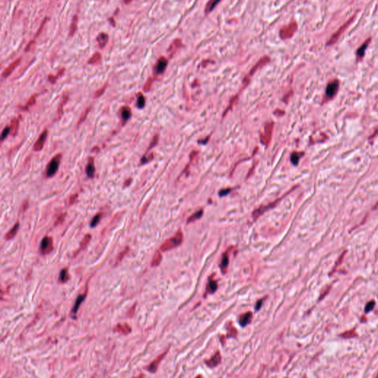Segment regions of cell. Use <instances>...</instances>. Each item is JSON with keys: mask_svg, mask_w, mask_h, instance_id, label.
I'll return each mask as SVG.
<instances>
[{"mask_svg": "<svg viewBox=\"0 0 378 378\" xmlns=\"http://www.w3.org/2000/svg\"><path fill=\"white\" fill-rule=\"evenodd\" d=\"M182 241H183V234H182V231L179 230L174 236H172L171 238L170 239H167L160 247V251H163V252H166V251H170V250L174 249V248H177L178 247L179 245H180L182 244Z\"/></svg>", "mask_w": 378, "mask_h": 378, "instance_id": "obj_1", "label": "cell"}, {"mask_svg": "<svg viewBox=\"0 0 378 378\" xmlns=\"http://www.w3.org/2000/svg\"><path fill=\"white\" fill-rule=\"evenodd\" d=\"M62 159V155L60 153L57 154L52 158L51 160L49 162L48 165L47 166L46 171H45V177L47 178H51L55 176L56 172L59 170Z\"/></svg>", "mask_w": 378, "mask_h": 378, "instance_id": "obj_2", "label": "cell"}, {"mask_svg": "<svg viewBox=\"0 0 378 378\" xmlns=\"http://www.w3.org/2000/svg\"><path fill=\"white\" fill-rule=\"evenodd\" d=\"M297 29H298V25H297L296 22H291L288 25L284 26V27H283L280 30V37L282 39H289V38H291L295 34Z\"/></svg>", "mask_w": 378, "mask_h": 378, "instance_id": "obj_3", "label": "cell"}, {"mask_svg": "<svg viewBox=\"0 0 378 378\" xmlns=\"http://www.w3.org/2000/svg\"><path fill=\"white\" fill-rule=\"evenodd\" d=\"M53 251V242L52 237L45 236L42 240L39 246V253L41 255H47Z\"/></svg>", "mask_w": 378, "mask_h": 378, "instance_id": "obj_4", "label": "cell"}, {"mask_svg": "<svg viewBox=\"0 0 378 378\" xmlns=\"http://www.w3.org/2000/svg\"><path fill=\"white\" fill-rule=\"evenodd\" d=\"M354 19H355V16H352V17L351 19H349V20H348L346 22L345 24H343V25L341 26V27H340V28L338 29V30H337V31L335 32V33H334L333 35H332V36L330 38V40L328 41V42H327V45H334L335 43H336L337 41H338V39H339L340 36H341V34H342V33H344V32L346 30L347 27H348L349 26L350 24H351L353 20H354Z\"/></svg>", "mask_w": 378, "mask_h": 378, "instance_id": "obj_5", "label": "cell"}, {"mask_svg": "<svg viewBox=\"0 0 378 378\" xmlns=\"http://www.w3.org/2000/svg\"><path fill=\"white\" fill-rule=\"evenodd\" d=\"M273 123H269L266 124L264 128V133L261 135V142L265 146H267L268 143H270L272 136L273 129Z\"/></svg>", "mask_w": 378, "mask_h": 378, "instance_id": "obj_6", "label": "cell"}, {"mask_svg": "<svg viewBox=\"0 0 378 378\" xmlns=\"http://www.w3.org/2000/svg\"><path fill=\"white\" fill-rule=\"evenodd\" d=\"M47 135H48V131H47V129H45V130L42 132V134L39 135V138H38V140L36 141V143H34V146H33V150L36 151V152H39V151H41L42 149H43L44 146H45V142H46Z\"/></svg>", "mask_w": 378, "mask_h": 378, "instance_id": "obj_7", "label": "cell"}, {"mask_svg": "<svg viewBox=\"0 0 378 378\" xmlns=\"http://www.w3.org/2000/svg\"><path fill=\"white\" fill-rule=\"evenodd\" d=\"M86 292H87V291H86V292H85V293L81 294V295H79L78 296V298H76L74 306H73V309H72V310H71V312H70V313H71L70 315H71L72 317H73V318H76V316H77V312H78V311L79 307H80L81 304L82 303H83V301H84V299L86 298Z\"/></svg>", "mask_w": 378, "mask_h": 378, "instance_id": "obj_8", "label": "cell"}, {"mask_svg": "<svg viewBox=\"0 0 378 378\" xmlns=\"http://www.w3.org/2000/svg\"><path fill=\"white\" fill-rule=\"evenodd\" d=\"M282 198H284V196H283V197H281L280 199H278L277 200H275V202H272V203L269 204L268 205H266V206H261L260 208H258V209H256V211H254L253 213V217L254 219H257V218H258L259 216H261V215H262V213H264L265 211H267V210H269L270 208H273L274 206H275V205H277V203H278V202H279V201H281V199H282Z\"/></svg>", "mask_w": 378, "mask_h": 378, "instance_id": "obj_9", "label": "cell"}, {"mask_svg": "<svg viewBox=\"0 0 378 378\" xmlns=\"http://www.w3.org/2000/svg\"><path fill=\"white\" fill-rule=\"evenodd\" d=\"M231 250H232V248H228V250H227L226 252L224 253L223 255H222V260H221V262H220V268L223 274L226 273L227 270H228V264H229L230 253H231Z\"/></svg>", "mask_w": 378, "mask_h": 378, "instance_id": "obj_10", "label": "cell"}, {"mask_svg": "<svg viewBox=\"0 0 378 378\" xmlns=\"http://www.w3.org/2000/svg\"><path fill=\"white\" fill-rule=\"evenodd\" d=\"M21 61H22V58H19L18 59H16V61L13 62V63L10 64L4 71H3L2 74H1V77L3 78H8L9 76L11 75V73L14 71V70L16 69V67L19 66L21 63Z\"/></svg>", "mask_w": 378, "mask_h": 378, "instance_id": "obj_11", "label": "cell"}, {"mask_svg": "<svg viewBox=\"0 0 378 378\" xmlns=\"http://www.w3.org/2000/svg\"><path fill=\"white\" fill-rule=\"evenodd\" d=\"M120 118H121V124L123 126L126 124V122L132 117V109L129 106H124L120 109Z\"/></svg>", "mask_w": 378, "mask_h": 378, "instance_id": "obj_12", "label": "cell"}, {"mask_svg": "<svg viewBox=\"0 0 378 378\" xmlns=\"http://www.w3.org/2000/svg\"><path fill=\"white\" fill-rule=\"evenodd\" d=\"M167 352H168V350L166 352H165L164 353H163L162 355H160V356H158V357H157L156 359H155V360L153 361V362H152L150 364H149V366H148V367L146 368V369H147L149 371H150L151 373H155V371H156L157 369H158V366H159L160 363L161 362V360H162L164 358V357L166 356V353H167Z\"/></svg>", "mask_w": 378, "mask_h": 378, "instance_id": "obj_13", "label": "cell"}, {"mask_svg": "<svg viewBox=\"0 0 378 378\" xmlns=\"http://www.w3.org/2000/svg\"><path fill=\"white\" fill-rule=\"evenodd\" d=\"M168 65V60L165 57H160L158 59L157 64L155 66V73L156 74L160 75L164 73L165 70L167 67Z\"/></svg>", "mask_w": 378, "mask_h": 378, "instance_id": "obj_14", "label": "cell"}, {"mask_svg": "<svg viewBox=\"0 0 378 378\" xmlns=\"http://www.w3.org/2000/svg\"><path fill=\"white\" fill-rule=\"evenodd\" d=\"M338 86H339V83L337 80L330 82L327 86V89H326V94H327V97H330V98L333 97L338 91Z\"/></svg>", "mask_w": 378, "mask_h": 378, "instance_id": "obj_15", "label": "cell"}, {"mask_svg": "<svg viewBox=\"0 0 378 378\" xmlns=\"http://www.w3.org/2000/svg\"><path fill=\"white\" fill-rule=\"evenodd\" d=\"M85 172H86V176H87L89 178H90V179H92V178L94 177V174H95V167H94V158H92V157L88 159V163H87V165L86 166Z\"/></svg>", "mask_w": 378, "mask_h": 378, "instance_id": "obj_16", "label": "cell"}, {"mask_svg": "<svg viewBox=\"0 0 378 378\" xmlns=\"http://www.w3.org/2000/svg\"><path fill=\"white\" fill-rule=\"evenodd\" d=\"M221 360H222V357H221L220 352H217L216 353H215L214 355L209 360H207L205 361V363L207 364V366L211 368H213V367L216 366L217 365H219V363H221Z\"/></svg>", "mask_w": 378, "mask_h": 378, "instance_id": "obj_17", "label": "cell"}, {"mask_svg": "<svg viewBox=\"0 0 378 378\" xmlns=\"http://www.w3.org/2000/svg\"><path fill=\"white\" fill-rule=\"evenodd\" d=\"M252 318L253 313L251 312H248L246 313L242 314L239 318V324L242 327H245L251 322Z\"/></svg>", "mask_w": 378, "mask_h": 378, "instance_id": "obj_18", "label": "cell"}, {"mask_svg": "<svg viewBox=\"0 0 378 378\" xmlns=\"http://www.w3.org/2000/svg\"><path fill=\"white\" fill-rule=\"evenodd\" d=\"M96 40H97L98 47H100V48L103 49V47H105V46H106L108 41H109V36H108V34H106V33H99L98 36H97Z\"/></svg>", "mask_w": 378, "mask_h": 378, "instance_id": "obj_19", "label": "cell"}, {"mask_svg": "<svg viewBox=\"0 0 378 378\" xmlns=\"http://www.w3.org/2000/svg\"><path fill=\"white\" fill-rule=\"evenodd\" d=\"M131 330H132V329L127 324H118L114 329L115 332H119V333H121L123 335H128V334L130 333Z\"/></svg>", "mask_w": 378, "mask_h": 378, "instance_id": "obj_20", "label": "cell"}, {"mask_svg": "<svg viewBox=\"0 0 378 378\" xmlns=\"http://www.w3.org/2000/svg\"><path fill=\"white\" fill-rule=\"evenodd\" d=\"M218 288V284L216 280L213 279L212 278H209L208 284L206 285V292L209 294L214 293Z\"/></svg>", "mask_w": 378, "mask_h": 378, "instance_id": "obj_21", "label": "cell"}, {"mask_svg": "<svg viewBox=\"0 0 378 378\" xmlns=\"http://www.w3.org/2000/svg\"><path fill=\"white\" fill-rule=\"evenodd\" d=\"M19 229V222H16V224H15L14 225H13V228H12L11 229H10V231H9L8 232L5 234V236H4V239H5L6 240H10V239H13V238L15 237V236L16 235V234H17Z\"/></svg>", "mask_w": 378, "mask_h": 378, "instance_id": "obj_22", "label": "cell"}, {"mask_svg": "<svg viewBox=\"0 0 378 378\" xmlns=\"http://www.w3.org/2000/svg\"><path fill=\"white\" fill-rule=\"evenodd\" d=\"M370 40H371V39H368V40L366 41V42H364V43L363 44V45L360 47V48L357 50V56L358 59H362V58L364 56L367 47H368V45H369Z\"/></svg>", "mask_w": 378, "mask_h": 378, "instance_id": "obj_23", "label": "cell"}, {"mask_svg": "<svg viewBox=\"0 0 378 378\" xmlns=\"http://www.w3.org/2000/svg\"><path fill=\"white\" fill-rule=\"evenodd\" d=\"M70 275L68 273V270L67 268H64L61 270L59 277V281L60 283H66L69 281Z\"/></svg>", "mask_w": 378, "mask_h": 378, "instance_id": "obj_24", "label": "cell"}, {"mask_svg": "<svg viewBox=\"0 0 378 378\" xmlns=\"http://www.w3.org/2000/svg\"><path fill=\"white\" fill-rule=\"evenodd\" d=\"M10 129H11L12 135L13 136H16V134L18 133L19 126V120L16 118H13L12 119L11 123H10Z\"/></svg>", "mask_w": 378, "mask_h": 378, "instance_id": "obj_25", "label": "cell"}, {"mask_svg": "<svg viewBox=\"0 0 378 378\" xmlns=\"http://www.w3.org/2000/svg\"><path fill=\"white\" fill-rule=\"evenodd\" d=\"M222 0H209L207 3L205 7V13H209L216 7V6L219 4Z\"/></svg>", "mask_w": 378, "mask_h": 378, "instance_id": "obj_26", "label": "cell"}, {"mask_svg": "<svg viewBox=\"0 0 378 378\" xmlns=\"http://www.w3.org/2000/svg\"><path fill=\"white\" fill-rule=\"evenodd\" d=\"M153 159H154V153H152V152H151V153H148V152H146V153L141 158V160H140V165H144V164L148 163L152 161Z\"/></svg>", "mask_w": 378, "mask_h": 378, "instance_id": "obj_27", "label": "cell"}, {"mask_svg": "<svg viewBox=\"0 0 378 378\" xmlns=\"http://www.w3.org/2000/svg\"><path fill=\"white\" fill-rule=\"evenodd\" d=\"M146 105V98H145L144 95L140 92L138 94V98H137V103H136V106L138 108V109H143Z\"/></svg>", "mask_w": 378, "mask_h": 378, "instance_id": "obj_28", "label": "cell"}, {"mask_svg": "<svg viewBox=\"0 0 378 378\" xmlns=\"http://www.w3.org/2000/svg\"><path fill=\"white\" fill-rule=\"evenodd\" d=\"M68 99H69V96H68L67 94V95H65L64 97L63 100H62V102H61L60 105H59V109H58V116H59V118H61V117H62V115H63V113H64L63 107H64V105L66 104L67 102Z\"/></svg>", "mask_w": 378, "mask_h": 378, "instance_id": "obj_29", "label": "cell"}, {"mask_svg": "<svg viewBox=\"0 0 378 378\" xmlns=\"http://www.w3.org/2000/svg\"><path fill=\"white\" fill-rule=\"evenodd\" d=\"M77 27H78V16H74L73 17V21H72V24L70 26V36H73V35L75 34V33L76 30H77Z\"/></svg>", "mask_w": 378, "mask_h": 378, "instance_id": "obj_30", "label": "cell"}, {"mask_svg": "<svg viewBox=\"0 0 378 378\" xmlns=\"http://www.w3.org/2000/svg\"><path fill=\"white\" fill-rule=\"evenodd\" d=\"M100 59H101V55L100 53H95L90 59H89L88 61V64H97L98 62H100Z\"/></svg>", "mask_w": 378, "mask_h": 378, "instance_id": "obj_31", "label": "cell"}, {"mask_svg": "<svg viewBox=\"0 0 378 378\" xmlns=\"http://www.w3.org/2000/svg\"><path fill=\"white\" fill-rule=\"evenodd\" d=\"M202 214H203V211L202 210H200V211H196V213H193V215L190 216L188 219V223H190V222H193L194 221L197 220V219H200L201 217L202 216Z\"/></svg>", "mask_w": 378, "mask_h": 378, "instance_id": "obj_32", "label": "cell"}, {"mask_svg": "<svg viewBox=\"0 0 378 378\" xmlns=\"http://www.w3.org/2000/svg\"><path fill=\"white\" fill-rule=\"evenodd\" d=\"M102 215H103V213L100 212V213H97V214H96L95 216H94V217L92 218V219L91 220V222H90V227H91V228H94V227H96L97 225H98V223L100 222V219H101Z\"/></svg>", "mask_w": 378, "mask_h": 378, "instance_id": "obj_33", "label": "cell"}, {"mask_svg": "<svg viewBox=\"0 0 378 378\" xmlns=\"http://www.w3.org/2000/svg\"><path fill=\"white\" fill-rule=\"evenodd\" d=\"M161 261H162V254H161L160 252L156 253L155 256H154L153 259H152V267L158 266V265H159L160 264Z\"/></svg>", "mask_w": 378, "mask_h": 378, "instance_id": "obj_34", "label": "cell"}, {"mask_svg": "<svg viewBox=\"0 0 378 378\" xmlns=\"http://www.w3.org/2000/svg\"><path fill=\"white\" fill-rule=\"evenodd\" d=\"M301 154L298 153V152H293V153H292V155H291V158H290L291 163H292L293 165L297 166L298 165V162H299V160L300 158H301Z\"/></svg>", "mask_w": 378, "mask_h": 378, "instance_id": "obj_35", "label": "cell"}, {"mask_svg": "<svg viewBox=\"0 0 378 378\" xmlns=\"http://www.w3.org/2000/svg\"><path fill=\"white\" fill-rule=\"evenodd\" d=\"M91 109H92V107H91V106H89V107H87L86 109H85L84 111V112L82 113V115H81V116L80 119L78 120V124H77L78 126H79L82 123H84V120H86V117H87V115H89V112H90Z\"/></svg>", "mask_w": 378, "mask_h": 378, "instance_id": "obj_36", "label": "cell"}, {"mask_svg": "<svg viewBox=\"0 0 378 378\" xmlns=\"http://www.w3.org/2000/svg\"><path fill=\"white\" fill-rule=\"evenodd\" d=\"M64 70L65 69L64 68H63V69H62L59 72V73H58V74L56 75H50L48 76V81L50 82V83L55 84L56 82V81L58 80V78H59V77H60L61 75H63Z\"/></svg>", "mask_w": 378, "mask_h": 378, "instance_id": "obj_37", "label": "cell"}, {"mask_svg": "<svg viewBox=\"0 0 378 378\" xmlns=\"http://www.w3.org/2000/svg\"><path fill=\"white\" fill-rule=\"evenodd\" d=\"M91 239V234H86V236H84V238L83 239V240L81 241V245H80V250H84L86 248V247L87 246L88 244H89V241Z\"/></svg>", "mask_w": 378, "mask_h": 378, "instance_id": "obj_38", "label": "cell"}, {"mask_svg": "<svg viewBox=\"0 0 378 378\" xmlns=\"http://www.w3.org/2000/svg\"><path fill=\"white\" fill-rule=\"evenodd\" d=\"M228 338H232V337H236V335H237V330H236L235 327H234L233 326H231V324H230V325L228 326Z\"/></svg>", "mask_w": 378, "mask_h": 378, "instance_id": "obj_39", "label": "cell"}, {"mask_svg": "<svg viewBox=\"0 0 378 378\" xmlns=\"http://www.w3.org/2000/svg\"><path fill=\"white\" fill-rule=\"evenodd\" d=\"M11 132V129H10V126H7L3 129V131L1 132V141H3L4 139H6L7 136H8L9 134Z\"/></svg>", "mask_w": 378, "mask_h": 378, "instance_id": "obj_40", "label": "cell"}, {"mask_svg": "<svg viewBox=\"0 0 378 378\" xmlns=\"http://www.w3.org/2000/svg\"><path fill=\"white\" fill-rule=\"evenodd\" d=\"M36 97H37V94H34V95H33L31 97H30V99H29L28 101L27 102V104H26L25 107H23V110H24V109H29V107H30V106H33V105H34L35 103H36Z\"/></svg>", "mask_w": 378, "mask_h": 378, "instance_id": "obj_41", "label": "cell"}, {"mask_svg": "<svg viewBox=\"0 0 378 378\" xmlns=\"http://www.w3.org/2000/svg\"><path fill=\"white\" fill-rule=\"evenodd\" d=\"M374 306H375V302H374V301H369V302L366 305V308H365L366 313H368L369 312H371V311L374 309Z\"/></svg>", "mask_w": 378, "mask_h": 378, "instance_id": "obj_42", "label": "cell"}, {"mask_svg": "<svg viewBox=\"0 0 378 378\" xmlns=\"http://www.w3.org/2000/svg\"><path fill=\"white\" fill-rule=\"evenodd\" d=\"M158 138H159V137H158V135H155V137H154L153 139H152V142H151V143H150V145H149V148H148L147 152H149V150H151V149H153V148L155 147V146H156L157 144H158Z\"/></svg>", "mask_w": 378, "mask_h": 378, "instance_id": "obj_43", "label": "cell"}, {"mask_svg": "<svg viewBox=\"0 0 378 378\" xmlns=\"http://www.w3.org/2000/svg\"><path fill=\"white\" fill-rule=\"evenodd\" d=\"M106 87H107V84H105L104 86H103V87H101L100 89H99L98 90L96 91L95 94H94V97H95V98H97V97H100V95H102V94L104 93V92H105V90H106Z\"/></svg>", "mask_w": 378, "mask_h": 378, "instance_id": "obj_44", "label": "cell"}, {"mask_svg": "<svg viewBox=\"0 0 378 378\" xmlns=\"http://www.w3.org/2000/svg\"><path fill=\"white\" fill-rule=\"evenodd\" d=\"M152 82H153L152 78H149V80L146 81V83L145 84L144 86H143V90H144L145 92H148V91L150 90L151 86H152Z\"/></svg>", "mask_w": 378, "mask_h": 378, "instance_id": "obj_45", "label": "cell"}, {"mask_svg": "<svg viewBox=\"0 0 378 378\" xmlns=\"http://www.w3.org/2000/svg\"><path fill=\"white\" fill-rule=\"evenodd\" d=\"M66 215H67V213H62V214L58 217L57 220H56V222H55V225H58L59 224H62V222H64V220L65 217H66Z\"/></svg>", "mask_w": 378, "mask_h": 378, "instance_id": "obj_46", "label": "cell"}, {"mask_svg": "<svg viewBox=\"0 0 378 378\" xmlns=\"http://www.w3.org/2000/svg\"><path fill=\"white\" fill-rule=\"evenodd\" d=\"M78 197V193H74L73 194L72 196L70 197L69 201H68V205H72L75 202V201L77 200Z\"/></svg>", "mask_w": 378, "mask_h": 378, "instance_id": "obj_47", "label": "cell"}, {"mask_svg": "<svg viewBox=\"0 0 378 378\" xmlns=\"http://www.w3.org/2000/svg\"><path fill=\"white\" fill-rule=\"evenodd\" d=\"M356 335V333H355V330H352L349 331V332H346L345 333L342 334L341 336H343L344 338H352Z\"/></svg>", "mask_w": 378, "mask_h": 378, "instance_id": "obj_48", "label": "cell"}, {"mask_svg": "<svg viewBox=\"0 0 378 378\" xmlns=\"http://www.w3.org/2000/svg\"><path fill=\"white\" fill-rule=\"evenodd\" d=\"M232 190L231 188H225V189H222V190H220L219 192V195L220 196H226L228 195V193H231V191Z\"/></svg>", "mask_w": 378, "mask_h": 378, "instance_id": "obj_49", "label": "cell"}, {"mask_svg": "<svg viewBox=\"0 0 378 378\" xmlns=\"http://www.w3.org/2000/svg\"><path fill=\"white\" fill-rule=\"evenodd\" d=\"M129 251V248H126V251H123V252H122V253H120V255H119V256H118V259H117V263H119V262H120V261H121L122 259H123V257H124V256L126 255V253H127V251Z\"/></svg>", "mask_w": 378, "mask_h": 378, "instance_id": "obj_50", "label": "cell"}, {"mask_svg": "<svg viewBox=\"0 0 378 378\" xmlns=\"http://www.w3.org/2000/svg\"><path fill=\"white\" fill-rule=\"evenodd\" d=\"M28 208V202L27 200L24 201L22 205V208H21V211H25L27 210V208Z\"/></svg>", "mask_w": 378, "mask_h": 378, "instance_id": "obj_51", "label": "cell"}, {"mask_svg": "<svg viewBox=\"0 0 378 378\" xmlns=\"http://www.w3.org/2000/svg\"><path fill=\"white\" fill-rule=\"evenodd\" d=\"M34 44H35V42H34V40H33V41H31V42H30V43H29V44H28V45H27V47H26V48H25V52H27V51H29V50H30V49H31V47H33V45H34Z\"/></svg>", "mask_w": 378, "mask_h": 378, "instance_id": "obj_52", "label": "cell"}, {"mask_svg": "<svg viewBox=\"0 0 378 378\" xmlns=\"http://www.w3.org/2000/svg\"><path fill=\"white\" fill-rule=\"evenodd\" d=\"M262 303H263V299L259 300V301L258 302L256 303V307H255V309H256V311H257V310H259L260 308L262 307Z\"/></svg>", "mask_w": 378, "mask_h": 378, "instance_id": "obj_53", "label": "cell"}, {"mask_svg": "<svg viewBox=\"0 0 378 378\" xmlns=\"http://www.w3.org/2000/svg\"><path fill=\"white\" fill-rule=\"evenodd\" d=\"M132 179H128L127 180H126V182H124V185H124L125 187L129 186V185H130L131 183H132Z\"/></svg>", "mask_w": 378, "mask_h": 378, "instance_id": "obj_54", "label": "cell"}, {"mask_svg": "<svg viewBox=\"0 0 378 378\" xmlns=\"http://www.w3.org/2000/svg\"><path fill=\"white\" fill-rule=\"evenodd\" d=\"M109 22H110V24H112V25L115 26V20H114L113 18H110V19H109Z\"/></svg>", "mask_w": 378, "mask_h": 378, "instance_id": "obj_55", "label": "cell"}, {"mask_svg": "<svg viewBox=\"0 0 378 378\" xmlns=\"http://www.w3.org/2000/svg\"><path fill=\"white\" fill-rule=\"evenodd\" d=\"M131 1H132V0H123V2H124L125 4H129V3H130Z\"/></svg>", "mask_w": 378, "mask_h": 378, "instance_id": "obj_56", "label": "cell"}]
</instances>
